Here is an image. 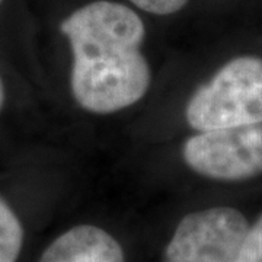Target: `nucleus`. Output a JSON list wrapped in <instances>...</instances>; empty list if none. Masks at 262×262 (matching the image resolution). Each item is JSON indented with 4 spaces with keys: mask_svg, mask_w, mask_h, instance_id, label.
Returning <instances> with one entry per match:
<instances>
[{
    "mask_svg": "<svg viewBox=\"0 0 262 262\" xmlns=\"http://www.w3.org/2000/svg\"><path fill=\"white\" fill-rule=\"evenodd\" d=\"M73 53L72 92L92 114H114L147 94L150 67L140 47L146 37L141 18L121 3L96 0L63 20Z\"/></svg>",
    "mask_w": 262,
    "mask_h": 262,
    "instance_id": "f257e3e1",
    "label": "nucleus"
},
{
    "mask_svg": "<svg viewBox=\"0 0 262 262\" xmlns=\"http://www.w3.org/2000/svg\"><path fill=\"white\" fill-rule=\"evenodd\" d=\"M196 131L262 122V58L236 57L198 88L185 111Z\"/></svg>",
    "mask_w": 262,
    "mask_h": 262,
    "instance_id": "f03ea898",
    "label": "nucleus"
},
{
    "mask_svg": "<svg viewBox=\"0 0 262 262\" xmlns=\"http://www.w3.org/2000/svg\"><path fill=\"white\" fill-rule=\"evenodd\" d=\"M188 168L215 181H245L262 175V122L200 131L182 149Z\"/></svg>",
    "mask_w": 262,
    "mask_h": 262,
    "instance_id": "7ed1b4c3",
    "label": "nucleus"
},
{
    "mask_svg": "<svg viewBox=\"0 0 262 262\" xmlns=\"http://www.w3.org/2000/svg\"><path fill=\"white\" fill-rule=\"evenodd\" d=\"M249 223L232 207L187 214L177 226L162 262H234Z\"/></svg>",
    "mask_w": 262,
    "mask_h": 262,
    "instance_id": "20e7f679",
    "label": "nucleus"
},
{
    "mask_svg": "<svg viewBox=\"0 0 262 262\" xmlns=\"http://www.w3.org/2000/svg\"><path fill=\"white\" fill-rule=\"evenodd\" d=\"M38 262H125L118 241L94 225H80L60 234Z\"/></svg>",
    "mask_w": 262,
    "mask_h": 262,
    "instance_id": "39448f33",
    "label": "nucleus"
},
{
    "mask_svg": "<svg viewBox=\"0 0 262 262\" xmlns=\"http://www.w3.org/2000/svg\"><path fill=\"white\" fill-rule=\"evenodd\" d=\"M24 226L19 217L0 196V262L18 261L24 246Z\"/></svg>",
    "mask_w": 262,
    "mask_h": 262,
    "instance_id": "423d86ee",
    "label": "nucleus"
},
{
    "mask_svg": "<svg viewBox=\"0 0 262 262\" xmlns=\"http://www.w3.org/2000/svg\"><path fill=\"white\" fill-rule=\"evenodd\" d=\"M234 262H262V215L249 226Z\"/></svg>",
    "mask_w": 262,
    "mask_h": 262,
    "instance_id": "0eeeda50",
    "label": "nucleus"
},
{
    "mask_svg": "<svg viewBox=\"0 0 262 262\" xmlns=\"http://www.w3.org/2000/svg\"><path fill=\"white\" fill-rule=\"evenodd\" d=\"M139 9L153 15H172L181 10L189 0H130Z\"/></svg>",
    "mask_w": 262,
    "mask_h": 262,
    "instance_id": "6e6552de",
    "label": "nucleus"
},
{
    "mask_svg": "<svg viewBox=\"0 0 262 262\" xmlns=\"http://www.w3.org/2000/svg\"><path fill=\"white\" fill-rule=\"evenodd\" d=\"M5 103H6V84H5L2 75H0V113L5 108Z\"/></svg>",
    "mask_w": 262,
    "mask_h": 262,
    "instance_id": "1a4fd4ad",
    "label": "nucleus"
},
{
    "mask_svg": "<svg viewBox=\"0 0 262 262\" xmlns=\"http://www.w3.org/2000/svg\"><path fill=\"white\" fill-rule=\"evenodd\" d=\"M3 2H5V0H0V5H2V3H3Z\"/></svg>",
    "mask_w": 262,
    "mask_h": 262,
    "instance_id": "9d476101",
    "label": "nucleus"
}]
</instances>
